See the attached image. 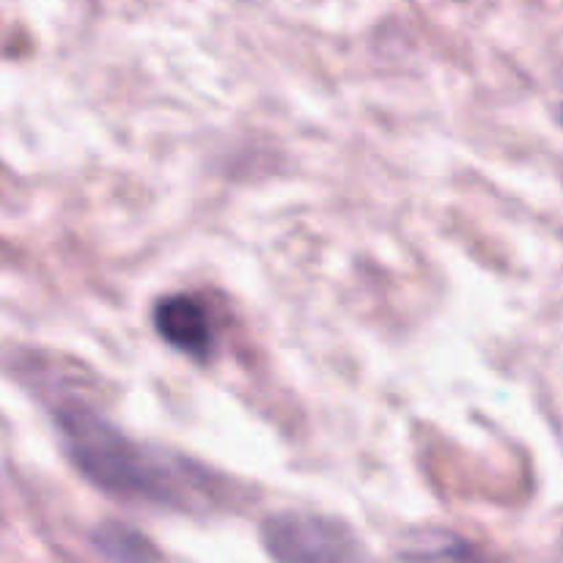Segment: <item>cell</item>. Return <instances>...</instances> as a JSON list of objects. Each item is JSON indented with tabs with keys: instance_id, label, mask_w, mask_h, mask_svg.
<instances>
[{
	"instance_id": "3",
	"label": "cell",
	"mask_w": 563,
	"mask_h": 563,
	"mask_svg": "<svg viewBox=\"0 0 563 563\" xmlns=\"http://www.w3.org/2000/svg\"><path fill=\"white\" fill-rule=\"evenodd\" d=\"M154 328L174 350L198 357V361L212 352V319L196 297L170 295L159 300L154 308Z\"/></svg>"
},
{
	"instance_id": "1",
	"label": "cell",
	"mask_w": 563,
	"mask_h": 563,
	"mask_svg": "<svg viewBox=\"0 0 563 563\" xmlns=\"http://www.w3.org/2000/svg\"><path fill=\"white\" fill-rule=\"evenodd\" d=\"M55 427L77 471L104 493L192 509L212 500V476L157 445L132 440L82 401H60Z\"/></svg>"
},
{
	"instance_id": "2",
	"label": "cell",
	"mask_w": 563,
	"mask_h": 563,
	"mask_svg": "<svg viewBox=\"0 0 563 563\" xmlns=\"http://www.w3.org/2000/svg\"><path fill=\"white\" fill-rule=\"evenodd\" d=\"M264 548L275 563H357V542L333 517L284 511L264 522Z\"/></svg>"
},
{
	"instance_id": "4",
	"label": "cell",
	"mask_w": 563,
	"mask_h": 563,
	"mask_svg": "<svg viewBox=\"0 0 563 563\" xmlns=\"http://www.w3.org/2000/svg\"><path fill=\"white\" fill-rule=\"evenodd\" d=\"M99 553L113 563H152L154 550L148 548V542L143 537H137L130 528H121L115 522H108L104 528H99L97 537Z\"/></svg>"
}]
</instances>
